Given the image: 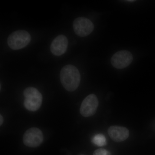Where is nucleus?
<instances>
[{
    "label": "nucleus",
    "mask_w": 155,
    "mask_h": 155,
    "mask_svg": "<svg viewBox=\"0 0 155 155\" xmlns=\"http://www.w3.org/2000/svg\"><path fill=\"white\" fill-rule=\"evenodd\" d=\"M60 79L64 88L68 91H73L78 87L80 84V73L75 66L66 65L61 69Z\"/></svg>",
    "instance_id": "f257e3e1"
},
{
    "label": "nucleus",
    "mask_w": 155,
    "mask_h": 155,
    "mask_svg": "<svg viewBox=\"0 0 155 155\" xmlns=\"http://www.w3.org/2000/svg\"><path fill=\"white\" fill-rule=\"evenodd\" d=\"M23 95L25 97L24 106L28 110L36 111L41 107L42 96L36 88L27 87L24 90Z\"/></svg>",
    "instance_id": "f03ea898"
},
{
    "label": "nucleus",
    "mask_w": 155,
    "mask_h": 155,
    "mask_svg": "<svg viewBox=\"0 0 155 155\" xmlns=\"http://www.w3.org/2000/svg\"><path fill=\"white\" fill-rule=\"evenodd\" d=\"M31 40L30 35L26 31H16L9 35L8 45L12 49H21L26 47L30 43Z\"/></svg>",
    "instance_id": "7ed1b4c3"
},
{
    "label": "nucleus",
    "mask_w": 155,
    "mask_h": 155,
    "mask_svg": "<svg viewBox=\"0 0 155 155\" xmlns=\"http://www.w3.org/2000/svg\"><path fill=\"white\" fill-rule=\"evenodd\" d=\"M44 140L43 134L41 130L33 127L28 129L23 136V143L30 147H36L42 143Z\"/></svg>",
    "instance_id": "20e7f679"
},
{
    "label": "nucleus",
    "mask_w": 155,
    "mask_h": 155,
    "mask_svg": "<svg viewBox=\"0 0 155 155\" xmlns=\"http://www.w3.org/2000/svg\"><path fill=\"white\" fill-rule=\"evenodd\" d=\"M133 60V55L130 51L122 50L114 54L111 58V63L116 69H122L129 66Z\"/></svg>",
    "instance_id": "39448f33"
},
{
    "label": "nucleus",
    "mask_w": 155,
    "mask_h": 155,
    "mask_svg": "<svg viewBox=\"0 0 155 155\" xmlns=\"http://www.w3.org/2000/svg\"><path fill=\"white\" fill-rule=\"evenodd\" d=\"M73 29L75 33L80 37L89 35L94 29V25L90 19L85 17H78L74 20Z\"/></svg>",
    "instance_id": "423d86ee"
},
{
    "label": "nucleus",
    "mask_w": 155,
    "mask_h": 155,
    "mask_svg": "<svg viewBox=\"0 0 155 155\" xmlns=\"http://www.w3.org/2000/svg\"><path fill=\"white\" fill-rule=\"evenodd\" d=\"M98 101L95 95H89L83 100L80 109V114L85 117L93 116L98 106Z\"/></svg>",
    "instance_id": "0eeeda50"
},
{
    "label": "nucleus",
    "mask_w": 155,
    "mask_h": 155,
    "mask_svg": "<svg viewBox=\"0 0 155 155\" xmlns=\"http://www.w3.org/2000/svg\"><path fill=\"white\" fill-rule=\"evenodd\" d=\"M68 45V40L65 35H58L52 42L50 47L51 52L54 55H62L67 51Z\"/></svg>",
    "instance_id": "6e6552de"
},
{
    "label": "nucleus",
    "mask_w": 155,
    "mask_h": 155,
    "mask_svg": "<svg viewBox=\"0 0 155 155\" xmlns=\"http://www.w3.org/2000/svg\"><path fill=\"white\" fill-rule=\"evenodd\" d=\"M108 133L114 141L120 142L128 138L129 131L126 127L119 126H112L109 127Z\"/></svg>",
    "instance_id": "1a4fd4ad"
},
{
    "label": "nucleus",
    "mask_w": 155,
    "mask_h": 155,
    "mask_svg": "<svg viewBox=\"0 0 155 155\" xmlns=\"http://www.w3.org/2000/svg\"><path fill=\"white\" fill-rule=\"evenodd\" d=\"M92 142L94 144L99 147H103L107 144V140L105 136L101 134L95 135L92 138Z\"/></svg>",
    "instance_id": "9d476101"
},
{
    "label": "nucleus",
    "mask_w": 155,
    "mask_h": 155,
    "mask_svg": "<svg viewBox=\"0 0 155 155\" xmlns=\"http://www.w3.org/2000/svg\"><path fill=\"white\" fill-rule=\"evenodd\" d=\"M93 155H111L110 153L104 149H99L96 150Z\"/></svg>",
    "instance_id": "9b49d317"
},
{
    "label": "nucleus",
    "mask_w": 155,
    "mask_h": 155,
    "mask_svg": "<svg viewBox=\"0 0 155 155\" xmlns=\"http://www.w3.org/2000/svg\"><path fill=\"white\" fill-rule=\"evenodd\" d=\"M3 121H4V119H3V116L1 115L0 116V125H2Z\"/></svg>",
    "instance_id": "f8f14e48"
},
{
    "label": "nucleus",
    "mask_w": 155,
    "mask_h": 155,
    "mask_svg": "<svg viewBox=\"0 0 155 155\" xmlns=\"http://www.w3.org/2000/svg\"><path fill=\"white\" fill-rule=\"evenodd\" d=\"M125 2H135V1H133V0H131V1H126Z\"/></svg>",
    "instance_id": "ddd939ff"
},
{
    "label": "nucleus",
    "mask_w": 155,
    "mask_h": 155,
    "mask_svg": "<svg viewBox=\"0 0 155 155\" xmlns=\"http://www.w3.org/2000/svg\"></svg>",
    "instance_id": "4468645a"
}]
</instances>
